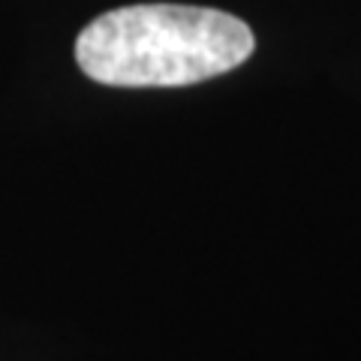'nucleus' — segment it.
I'll list each match as a JSON object with an SVG mask.
<instances>
[{
    "mask_svg": "<svg viewBox=\"0 0 361 361\" xmlns=\"http://www.w3.org/2000/svg\"><path fill=\"white\" fill-rule=\"evenodd\" d=\"M253 49L247 21L223 9L135 4L90 21L75 39V63L111 87H184L238 70Z\"/></svg>",
    "mask_w": 361,
    "mask_h": 361,
    "instance_id": "1",
    "label": "nucleus"
}]
</instances>
